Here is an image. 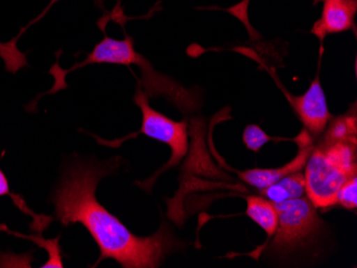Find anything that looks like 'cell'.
<instances>
[{
  "mask_svg": "<svg viewBox=\"0 0 357 268\" xmlns=\"http://www.w3.org/2000/svg\"><path fill=\"white\" fill-rule=\"evenodd\" d=\"M278 213V229L272 248L280 253H290L308 243L318 232L321 220L308 198H296L274 203Z\"/></svg>",
  "mask_w": 357,
  "mask_h": 268,
  "instance_id": "cell-4",
  "label": "cell"
},
{
  "mask_svg": "<svg viewBox=\"0 0 357 268\" xmlns=\"http://www.w3.org/2000/svg\"><path fill=\"white\" fill-rule=\"evenodd\" d=\"M289 101L312 139L322 136L332 115L319 76L303 95L289 97Z\"/></svg>",
  "mask_w": 357,
  "mask_h": 268,
  "instance_id": "cell-6",
  "label": "cell"
},
{
  "mask_svg": "<svg viewBox=\"0 0 357 268\" xmlns=\"http://www.w3.org/2000/svg\"><path fill=\"white\" fill-rule=\"evenodd\" d=\"M135 65L142 71V86L148 97H164L170 103L176 105L183 113H190L199 107V97L176 83L172 78L156 72L149 60L134 49L133 38L126 36L123 40L112 39L105 36L100 43L96 44L93 51L88 54L84 61L78 62L70 69H59L56 67L54 76L59 84H66L64 78L70 72L89 65Z\"/></svg>",
  "mask_w": 357,
  "mask_h": 268,
  "instance_id": "cell-2",
  "label": "cell"
},
{
  "mask_svg": "<svg viewBox=\"0 0 357 268\" xmlns=\"http://www.w3.org/2000/svg\"><path fill=\"white\" fill-rule=\"evenodd\" d=\"M322 15L312 29L317 38L323 41L326 36L344 33L354 28L356 0H323Z\"/></svg>",
  "mask_w": 357,
  "mask_h": 268,
  "instance_id": "cell-8",
  "label": "cell"
},
{
  "mask_svg": "<svg viewBox=\"0 0 357 268\" xmlns=\"http://www.w3.org/2000/svg\"><path fill=\"white\" fill-rule=\"evenodd\" d=\"M134 101L142 113V129L139 133L165 143L172 150L169 161L156 173L155 177L152 178L151 180H154L162 172L181 163L184 156L188 154V123L186 121H174L154 110L149 105L147 95L140 88L136 91Z\"/></svg>",
  "mask_w": 357,
  "mask_h": 268,
  "instance_id": "cell-5",
  "label": "cell"
},
{
  "mask_svg": "<svg viewBox=\"0 0 357 268\" xmlns=\"http://www.w3.org/2000/svg\"><path fill=\"white\" fill-rule=\"evenodd\" d=\"M1 196H9V197H11L12 201L14 202L16 207H19L22 212H24L26 215L31 216L33 218V227H32V229L36 230L37 232H41L42 230L45 229L50 225L52 220H53V218L39 216L33 213L31 210L28 209L27 204L24 201L23 198L12 194L10 191L9 182H8V179L6 178L3 170L0 169V197Z\"/></svg>",
  "mask_w": 357,
  "mask_h": 268,
  "instance_id": "cell-13",
  "label": "cell"
},
{
  "mask_svg": "<svg viewBox=\"0 0 357 268\" xmlns=\"http://www.w3.org/2000/svg\"><path fill=\"white\" fill-rule=\"evenodd\" d=\"M246 214L257 225L260 226L268 236L274 235L278 226V213L274 203L264 197L250 196L246 198Z\"/></svg>",
  "mask_w": 357,
  "mask_h": 268,
  "instance_id": "cell-10",
  "label": "cell"
},
{
  "mask_svg": "<svg viewBox=\"0 0 357 268\" xmlns=\"http://www.w3.org/2000/svg\"><path fill=\"white\" fill-rule=\"evenodd\" d=\"M270 140H272V137H270L260 126L254 124L246 126L243 134V141L245 143L246 148L254 152H258Z\"/></svg>",
  "mask_w": 357,
  "mask_h": 268,
  "instance_id": "cell-14",
  "label": "cell"
},
{
  "mask_svg": "<svg viewBox=\"0 0 357 268\" xmlns=\"http://www.w3.org/2000/svg\"><path fill=\"white\" fill-rule=\"evenodd\" d=\"M323 141L335 143V141H351L357 143V119L355 105L353 110L339 117L331 118L326 131L322 134Z\"/></svg>",
  "mask_w": 357,
  "mask_h": 268,
  "instance_id": "cell-11",
  "label": "cell"
},
{
  "mask_svg": "<svg viewBox=\"0 0 357 268\" xmlns=\"http://www.w3.org/2000/svg\"><path fill=\"white\" fill-rule=\"evenodd\" d=\"M261 194L273 203L304 197L306 194L304 173L300 171L287 175L276 183L262 189Z\"/></svg>",
  "mask_w": 357,
  "mask_h": 268,
  "instance_id": "cell-9",
  "label": "cell"
},
{
  "mask_svg": "<svg viewBox=\"0 0 357 268\" xmlns=\"http://www.w3.org/2000/svg\"><path fill=\"white\" fill-rule=\"evenodd\" d=\"M310 133L304 129L296 137V143H298V153L292 161L286 165L274 169H250L238 173L241 180L245 182L252 187L258 188L260 191L268 187L272 184L282 180L287 175H292L294 172H300L304 169L307 161L310 159V154L314 150V143Z\"/></svg>",
  "mask_w": 357,
  "mask_h": 268,
  "instance_id": "cell-7",
  "label": "cell"
},
{
  "mask_svg": "<svg viewBox=\"0 0 357 268\" xmlns=\"http://www.w3.org/2000/svg\"><path fill=\"white\" fill-rule=\"evenodd\" d=\"M357 143L320 140L305 166L307 198L316 209L337 205L342 184L357 177Z\"/></svg>",
  "mask_w": 357,
  "mask_h": 268,
  "instance_id": "cell-3",
  "label": "cell"
},
{
  "mask_svg": "<svg viewBox=\"0 0 357 268\" xmlns=\"http://www.w3.org/2000/svg\"><path fill=\"white\" fill-rule=\"evenodd\" d=\"M337 204H340L347 210L356 209L357 177L352 178L342 184L337 195Z\"/></svg>",
  "mask_w": 357,
  "mask_h": 268,
  "instance_id": "cell-15",
  "label": "cell"
},
{
  "mask_svg": "<svg viewBox=\"0 0 357 268\" xmlns=\"http://www.w3.org/2000/svg\"><path fill=\"white\" fill-rule=\"evenodd\" d=\"M248 5H250V0H243L242 3H238V5L230 8V9L227 10V11L234 14V17H238V19L248 27V29L250 30V33H252L250 21H248Z\"/></svg>",
  "mask_w": 357,
  "mask_h": 268,
  "instance_id": "cell-16",
  "label": "cell"
},
{
  "mask_svg": "<svg viewBox=\"0 0 357 268\" xmlns=\"http://www.w3.org/2000/svg\"><path fill=\"white\" fill-rule=\"evenodd\" d=\"M112 169V161H75L68 165L52 196L55 218L63 226L82 223L101 250L99 262L112 259L122 267H158L174 246L165 226L154 235L140 237L96 200V186Z\"/></svg>",
  "mask_w": 357,
  "mask_h": 268,
  "instance_id": "cell-1",
  "label": "cell"
},
{
  "mask_svg": "<svg viewBox=\"0 0 357 268\" xmlns=\"http://www.w3.org/2000/svg\"><path fill=\"white\" fill-rule=\"evenodd\" d=\"M57 1H60V0H51V3L46 6L45 9L42 11V13L40 14L37 19L30 22V23L28 24V25H26L23 29H21L17 37L14 38V39L11 40L9 43L1 44V45H0V56L5 59L8 71L15 73L16 70H19L20 68L23 67V65H22L21 61L19 60V51L16 49L15 46L16 41L20 39V37L25 33L26 30H27L30 26L35 25L38 22L41 21V19L45 17L46 14H47V12L54 7V5H55Z\"/></svg>",
  "mask_w": 357,
  "mask_h": 268,
  "instance_id": "cell-12",
  "label": "cell"
}]
</instances>
